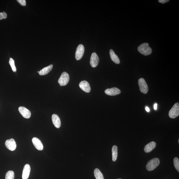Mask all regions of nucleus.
<instances>
[{
	"mask_svg": "<svg viewBox=\"0 0 179 179\" xmlns=\"http://www.w3.org/2000/svg\"><path fill=\"white\" fill-rule=\"evenodd\" d=\"M138 50L141 54L145 56L150 55L152 53V49L149 47L148 43H144L140 45Z\"/></svg>",
	"mask_w": 179,
	"mask_h": 179,
	"instance_id": "1",
	"label": "nucleus"
},
{
	"mask_svg": "<svg viewBox=\"0 0 179 179\" xmlns=\"http://www.w3.org/2000/svg\"><path fill=\"white\" fill-rule=\"evenodd\" d=\"M160 161L158 158H155L152 159L147 162L146 168L147 170L151 171L153 170L159 165Z\"/></svg>",
	"mask_w": 179,
	"mask_h": 179,
	"instance_id": "2",
	"label": "nucleus"
},
{
	"mask_svg": "<svg viewBox=\"0 0 179 179\" xmlns=\"http://www.w3.org/2000/svg\"><path fill=\"white\" fill-rule=\"evenodd\" d=\"M169 116L170 118H175L179 115V104L176 102L171 109L169 112Z\"/></svg>",
	"mask_w": 179,
	"mask_h": 179,
	"instance_id": "3",
	"label": "nucleus"
},
{
	"mask_svg": "<svg viewBox=\"0 0 179 179\" xmlns=\"http://www.w3.org/2000/svg\"><path fill=\"white\" fill-rule=\"evenodd\" d=\"M69 80V74L66 72H63L59 79L58 83L61 86H65L68 83Z\"/></svg>",
	"mask_w": 179,
	"mask_h": 179,
	"instance_id": "4",
	"label": "nucleus"
},
{
	"mask_svg": "<svg viewBox=\"0 0 179 179\" xmlns=\"http://www.w3.org/2000/svg\"><path fill=\"white\" fill-rule=\"evenodd\" d=\"M138 84L141 92L144 94H146L148 91V87L144 79L141 78L138 80Z\"/></svg>",
	"mask_w": 179,
	"mask_h": 179,
	"instance_id": "5",
	"label": "nucleus"
},
{
	"mask_svg": "<svg viewBox=\"0 0 179 179\" xmlns=\"http://www.w3.org/2000/svg\"><path fill=\"white\" fill-rule=\"evenodd\" d=\"M85 51V48L83 45L80 44L78 46L76 51L75 58L77 61L81 59Z\"/></svg>",
	"mask_w": 179,
	"mask_h": 179,
	"instance_id": "6",
	"label": "nucleus"
},
{
	"mask_svg": "<svg viewBox=\"0 0 179 179\" xmlns=\"http://www.w3.org/2000/svg\"><path fill=\"white\" fill-rule=\"evenodd\" d=\"M99 62V59L98 55L95 53H92L90 58V63L92 67H97Z\"/></svg>",
	"mask_w": 179,
	"mask_h": 179,
	"instance_id": "7",
	"label": "nucleus"
},
{
	"mask_svg": "<svg viewBox=\"0 0 179 179\" xmlns=\"http://www.w3.org/2000/svg\"><path fill=\"white\" fill-rule=\"evenodd\" d=\"M5 145L8 149L11 151L15 150L17 146L15 140L13 139H10L6 140Z\"/></svg>",
	"mask_w": 179,
	"mask_h": 179,
	"instance_id": "8",
	"label": "nucleus"
},
{
	"mask_svg": "<svg viewBox=\"0 0 179 179\" xmlns=\"http://www.w3.org/2000/svg\"><path fill=\"white\" fill-rule=\"evenodd\" d=\"M21 114L25 118L28 119L30 118L31 113L29 110L23 106H20L18 108Z\"/></svg>",
	"mask_w": 179,
	"mask_h": 179,
	"instance_id": "9",
	"label": "nucleus"
},
{
	"mask_svg": "<svg viewBox=\"0 0 179 179\" xmlns=\"http://www.w3.org/2000/svg\"><path fill=\"white\" fill-rule=\"evenodd\" d=\"M105 93L108 95L113 96L120 94L121 91L118 88L114 87L106 89L105 90Z\"/></svg>",
	"mask_w": 179,
	"mask_h": 179,
	"instance_id": "10",
	"label": "nucleus"
},
{
	"mask_svg": "<svg viewBox=\"0 0 179 179\" xmlns=\"http://www.w3.org/2000/svg\"><path fill=\"white\" fill-rule=\"evenodd\" d=\"M33 144L36 148L39 151H42L43 149V145L42 142L38 138L34 137L32 139Z\"/></svg>",
	"mask_w": 179,
	"mask_h": 179,
	"instance_id": "11",
	"label": "nucleus"
},
{
	"mask_svg": "<svg viewBox=\"0 0 179 179\" xmlns=\"http://www.w3.org/2000/svg\"><path fill=\"white\" fill-rule=\"evenodd\" d=\"M79 87L84 91L89 92L90 91V87L88 82L86 81H81L79 84Z\"/></svg>",
	"mask_w": 179,
	"mask_h": 179,
	"instance_id": "12",
	"label": "nucleus"
},
{
	"mask_svg": "<svg viewBox=\"0 0 179 179\" xmlns=\"http://www.w3.org/2000/svg\"><path fill=\"white\" fill-rule=\"evenodd\" d=\"M31 171L30 166L29 164H26L24 166L23 171L22 178L23 179H28L29 177Z\"/></svg>",
	"mask_w": 179,
	"mask_h": 179,
	"instance_id": "13",
	"label": "nucleus"
},
{
	"mask_svg": "<svg viewBox=\"0 0 179 179\" xmlns=\"http://www.w3.org/2000/svg\"><path fill=\"white\" fill-rule=\"evenodd\" d=\"M52 120L53 125L57 128H59L61 126V121L59 117L56 114H53L52 116Z\"/></svg>",
	"mask_w": 179,
	"mask_h": 179,
	"instance_id": "14",
	"label": "nucleus"
},
{
	"mask_svg": "<svg viewBox=\"0 0 179 179\" xmlns=\"http://www.w3.org/2000/svg\"><path fill=\"white\" fill-rule=\"evenodd\" d=\"M156 144L155 142L154 141L151 142L145 146L144 150L146 153H150L152 150L155 148L156 147Z\"/></svg>",
	"mask_w": 179,
	"mask_h": 179,
	"instance_id": "15",
	"label": "nucleus"
},
{
	"mask_svg": "<svg viewBox=\"0 0 179 179\" xmlns=\"http://www.w3.org/2000/svg\"><path fill=\"white\" fill-rule=\"evenodd\" d=\"M110 54L111 59L114 63L117 64L120 63V60L118 56L115 54L114 51L112 49L110 50Z\"/></svg>",
	"mask_w": 179,
	"mask_h": 179,
	"instance_id": "16",
	"label": "nucleus"
},
{
	"mask_svg": "<svg viewBox=\"0 0 179 179\" xmlns=\"http://www.w3.org/2000/svg\"><path fill=\"white\" fill-rule=\"evenodd\" d=\"M52 65L48 66V67L44 68L39 71V74L40 75H47L49 72H50L53 68Z\"/></svg>",
	"mask_w": 179,
	"mask_h": 179,
	"instance_id": "17",
	"label": "nucleus"
},
{
	"mask_svg": "<svg viewBox=\"0 0 179 179\" xmlns=\"http://www.w3.org/2000/svg\"><path fill=\"white\" fill-rule=\"evenodd\" d=\"M118 149L117 146H113L112 149V159L113 162H116L118 157Z\"/></svg>",
	"mask_w": 179,
	"mask_h": 179,
	"instance_id": "18",
	"label": "nucleus"
},
{
	"mask_svg": "<svg viewBox=\"0 0 179 179\" xmlns=\"http://www.w3.org/2000/svg\"><path fill=\"white\" fill-rule=\"evenodd\" d=\"M94 174L96 179H104L103 175L98 168L94 170Z\"/></svg>",
	"mask_w": 179,
	"mask_h": 179,
	"instance_id": "19",
	"label": "nucleus"
},
{
	"mask_svg": "<svg viewBox=\"0 0 179 179\" xmlns=\"http://www.w3.org/2000/svg\"><path fill=\"white\" fill-rule=\"evenodd\" d=\"M5 179H14V173L13 171L9 170L6 174Z\"/></svg>",
	"mask_w": 179,
	"mask_h": 179,
	"instance_id": "20",
	"label": "nucleus"
},
{
	"mask_svg": "<svg viewBox=\"0 0 179 179\" xmlns=\"http://www.w3.org/2000/svg\"><path fill=\"white\" fill-rule=\"evenodd\" d=\"M9 63L10 66H11V69L12 71L14 72L16 71V68L15 65V63L13 59L10 58L9 59Z\"/></svg>",
	"mask_w": 179,
	"mask_h": 179,
	"instance_id": "21",
	"label": "nucleus"
},
{
	"mask_svg": "<svg viewBox=\"0 0 179 179\" xmlns=\"http://www.w3.org/2000/svg\"><path fill=\"white\" fill-rule=\"evenodd\" d=\"M174 164L175 168L179 172V160L177 157L175 158L174 159Z\"/></svg>",
	"mask_w": 179,
	"mask_h": 179,
	"instance_id": "22",
	"label": "nucleus"
},
{
	"mask_svg": "<svg viewBox=\"0 0 179 179\" xmlns=\"http://www.w3.org/2000/svg\"><path fill=\"white\" fill-rule=\"evenodd\" d=\"M7 17V14L5 12L0 13V20L5 19Z\"/></svg>",
	"mask_w": 179,
	"mask_h": 179,
	"instance_id": "23",
	"label": "nucleus"
},
{
	"mask_svg": "<svg viewBox=\"0 0 179 179\" xmlns=\"http://www.w3.org/2000/svg\"><path fill=\"white\" fill-rule=\"evenodd\" d=\"M17 1L20 5L23 6H25L26 5V1L25 0H18Z\"/></svg>",
	"mask_w": 179,
	"mask_h": 179,
	"instance_id": "24",
	"label": "nucleus"
},
{
	"mask_svg": "<svg viewBox=\"0 0 179 179\" xmlns=\"http://www.w3.org/2000/svg\"><path fill=\"white\" fill-rule=\"evenodd\" d=\"M169 1V0H159V1H158L159 3L162 4H164L168 3V2Z\"/></svg>",
	"mask_w": 179,
	"mask_h": 179,
	"instance_id": "25",
	"label": "nucleus"
},
{
	"mask_svg": "<svg viewBox=\"0 0 179 179\" xmlns=\"http://www.w3.org/2000/svg\"><path fill=\"white\" fill-rule=\"evenodd\" d=\"M157 104L155 103L154 105V109L155 110H157Z\"/></svg>",
	"mask_w": 179,
	"mask_h": 179,
	"instance_id": "26",
	"label": "nucleus"
},
{
	"mask_svg": "<svg viewBox=\"0 0 179 179\" xmlns=\"http://www.w3.org/2000/svg\"><path fill=\"white\" fill-rule=\"evenodd\" d=\"M145 110L147 111V112H149L150 111L149 108L147 106H146L145 108Z\"/></svg>",
	"mask_w": 179,
	"mask_h": 179,
	"instance_id": "27",
	"label": "nucleus"
},
{
	"mask_svg": "<svg viewBox=\"0 0 179 179\" xmlns=\"http://www.w3.org/2000/svg\"><path fill=\"white\" fill-rule=\"evenodd\" d=\"M178 143H179V139H178Z\"/></svg>",
	"mask_w": 179,
	"mask_h": 179,
	"instance_id": "28",
	"label": "nucleus"
},
{
	"mask_svg": "<svg viewBox=\"0 0 179 179\" xmlns=\"http://www.w3.org/2000/svg\"><path fill=\"white\" fill-rule=\"evenodd\" d=\"M38 73H39V71H38Z\"/></svg>",
	"mask_w": 179,
	"mask_h": 179,
	"instance_id": "29",
	"label": "nucleus"
},
{
	"mask_svg": "<svg viewBox=\"0 0 179 179\" xmlns=\"http://www.w3.org/2000/svg\"><path fill=\"white\" fill-rule=\"evenodd\" d=\"M121 179V178H119V179Z\"/></svg>",
	"mask_w": 179,
	"mask_h": 179,
	"instance_id": "30",
	"label": "nucleus"
}]
</instances>
